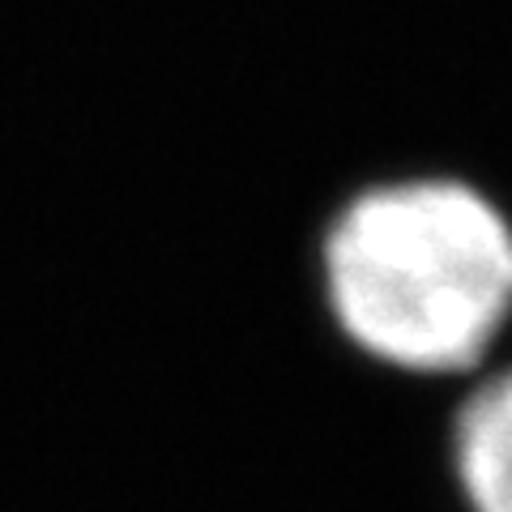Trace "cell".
Segmentation results:
<instances>
[{"instance_id":"obj_1","label":"cell","mask_w":512,"mask_h":512,"mask_svg":"<svg viewBox=\"0 0 512 512\" xmlns=\"http://www.w3.org/2000/svg\"><path fill=\"white\" fill-rule=\"evenodd\" d=\"M325 295L372 359L423 376L466 372L512 316V227L457 180L367 188L325 235Z\"/></svg>"},{"instance_id":"obj_2","label":"cell","mask_w":512,"mask_h":512,"mask_svg":"<svg viewBox=\"0 0 512 512\" xmlns=\"http://www.w3.org/2000/svg\"><path fill=\"white\" fill-rule=\"evenodd\" d=\"M453 470L470 512H512V367L483 380L461 402Z\"/></svg>"}]
</instances>
